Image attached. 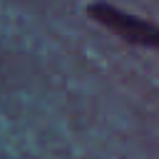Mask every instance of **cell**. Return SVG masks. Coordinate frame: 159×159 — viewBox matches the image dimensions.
<instances>
[{
	"label": "cell",
	"instance_id": "1",
	"mask_svg": "<svg viewBox=\"0 0 159 159\" xmlns=\"http://www.w3.org/2000/svg\"><path fill=\"white\" fill-rule=\"evenodd\" d=\"M87 15L94 22H99L102 27H107L109 32H114L117 37H122L124 42L159 50V25H154L149 20L134 17L124 10H117L109 2H92L87 7Z\"/></svg>",
	"mask_w": 159,
	"mask_h": 159
}]
</instances>
